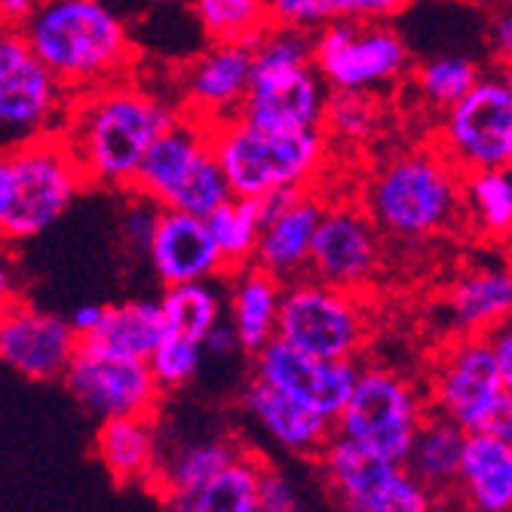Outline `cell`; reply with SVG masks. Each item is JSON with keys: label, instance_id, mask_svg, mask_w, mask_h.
I'll return each instance as SVG.
<instances>
[{"label": "cell", "instance_id": "6da1fadb", "mask_svg": "<svg viewBox=\"0 0 512 512\" xmlns=\"http://www.w3.org/2000/svg\"><path fill=\"white\" fill-rule=\"evenodd\" d=\"M178 117L181 111L166 99L123 77L80 92L62 135L74 148L89 184L132 191L148 151Z\"/></svg>", "mask_w": 512, "mask_h": 512}, {"label": "cell", "instance_id": "7a4b0ae2", "mask_svg": "<svg viewBox=\"0 0 512 512\" xmlns=\"http://www.w3.org/2000/svg\"><path fill=\"white\" fill-rule=\"evenodd\" d=\"M22 34L74 96L123 80L135 65L129 28L102 0H43Z\"/></svg>", "mask_w": 512, "mask_h": 512}, {"label": "cell", "instance_id": "3957f363", "mask_svg": "<svg viewBox=\"0 0 512 512\" xmlns=\"http://www.w3.org/2000/svg\"><path fill=\"white\" fill-rule=\"evenodd\" d=\"M463 181L442 148L402 151L368 178L365 209L393 240H430L463 215Z\"/></svg>", "mask_w": 512, "mask_h": 512}, {"label": "cell", "instance_id": "277c9868", "mask_svg": "<svg viewBox=\"0 0 512 512\" xmlns=\"http://www.w3.org/2000/svg\"><path fill=\"white\" fill-rule=\"evenodd\" d=\"M86 188L89 178L62 132L10 145L0 160V234L7 243L46 234Z\"/></svg>", "mask_w": 512, "mask_h": 512}, {"label": "cell", "instance_id": "5b68a950", "mask_svg": "<svg viewBox=\"0 0 512 512\" xmlns=\"http://www.w3.org/2000/svg\"><path fill=\"white\" fill-rule=\"evenodd\" d=\"M212 142L230 191L243 200L313 188L329 160V138L322 129L279 132L234 117L212 126Z\"/></svg>", "mask_w": 512, "mask_h": 512}, {"label": "cell", "instance_id": "8992f818", "mask_svg": "<svg viewBox=\"0 0 512 512\" xmlns=\"http://www.w3.org/2000/svg\"><path fill=\"white\" fill-rule=\"evenodd\" d=\"M132 191L163 209L209 218L221 203L234 197L215 154L212 126L181 114L178 123L166 129L148 151Z\"/></svg>", "mask_w": 512, "mask_h": 512}, {"label": "cell", "instance_id": "52a82bcc", "mask_svg": "<svg viewBox=\"0 0 512 512\" xmlns=\"http://www.w3.org/2000/svg\"><path fill=\"white\" fill-rule=\"evenodd\" d=\"M316 460L344 512H439V494L402 460H390L341 433Z\"/></svg>", "mask_w": 512, "mask_h": 512}, {"label": "cell", "instance_id": "ba28073f", "mask_svg": "<svg viewBox=\"0 0 512 512\" xmlns=\"http://www.w3.org/2000/svg\"><path fill=\"white\" fill-rule=\"evenodd\" d=\"M74 92L53 74L22 28H4L0 37V126L4 145L59 135L74 108Z\"/></svg>", "mask_w": 512, "mask_h": 512}, {"label": "cell", "instance_id": "9c48e42d", "mask_svg": "<svg viewBox=\"0 0 512 512\" xmlns=\"http://www.w3.org/2000/svg\"><path fill=\"white\" fill-rule=\"evenodd\" d=\"M427 414L430 399L414 381L387 365H365L335 427L341 436L405 463Z\"/></svg>", "mask_w": 512, "mask_h": 512}, {"label": "cell", "instance_id": "30bf717a", "mask_svg": "<svg viewBox=\"0 0 512 512\" xmlns=\"http://www.w3.org/2000/svg\"><path fill=\"white\" fill-rule=\"evenodd\" d=\"M359 292L322 283L316 276H301L286 286L279 335L322 359H353L362 353L371 319Z\"/></svg>", "mask_w": 512, "mask_h": 512}, {"label": "cell", "instance_id": "8fae6325", "mask_svg": "<svg viewBox=\"0 0 512 512\" xmlns=\"http://www.w3.org/2000/svg\"><path fill=\"white\" fill-rule=\"evenodd\" d=\"M427 399L430 411L467 433H488L497 411L509 402L491 338H454L442 347L427 381Z\"/></svg>", "mask_w": 512, "mask_h": 512}, {"label": "cell", "instance_id": "7c38bea8", "mask_svg": "<svg viewBox=\"0 0 512 512\" xmlns=\"http://www.w3.org/2000/svg\"><path fill=\"white\" fill-rule=\"evenodd\" d=\"M62 381L71 396L102 421L154 417L163 399V387L157 384L148 359L117 353L99 338H80Z\"/></svg>", "mask_w": 512, "mask_h": 512}, {"label": "cell", "instance_id": "4fadbf2b", "mask_svg": "<svg viewBox=\"0 0 512 512\" xmlns=\"http://www.w3.org/2000/svg\"><path fill=\"white\" fill-rule=\"evenodd\" d=\"M405 68L408 46L384 22L344 16L316 31V71L332 92H378Z\"/></svg>", "mask_w": 512, "mask_h": 512}, {"label": "cell", "instance_id": "5bb4252c", "mask_svg": "<svg viewBox=\"0 0 512 512\" xmlns=\"http://www.w3.org/2000/svg\"><path fill=\"white\" fill-rule=\"evenodd\" d=\"M439 148L460 172L512 166V77L482 74L454 108L442 114Z\"/></svg>", "mask_w": 512, "mask_h": 512}, {"label": "cell", "instance_id": "9a60e30c", "mask_svg": "<svg viewBox=\"0 0 512 512\" xmlns=\"http://www.w3.org/2000/svg\"><path fill=\"white\" fill-rule=\"evenodd\" d=\"M252 371V378L289 393L335 424L359 378V365L353 359H322L283 338H273L255 353Z\"/></svg>", "mask_w": 512, "mask_h": 512}, {"label": "cell", "instance_id": "2e32d148", "mask_svg": "<svg viewBox=\"0 0 512 512\" xmlns=\"http://www.w3.org/2000/svg\"><path fill=\"white\" fill-rule=\"evenodd\" d=\"M71 322L28 301L7 298L0 316V359L28 381H59L77 353Z\"/></svg>", "mask_w": 512, "mask_h": 512}, {"label": "cell", "instance_id": "e0dca14e", "mask_svg": "<svg viewBox=\"0 0 512 512\" xmlns=\"http://www.w3.org/2000/svg\"><path fill=\"white\" fill-rule=\"evenodd\" d=\"M378 267L381 227L368 215V209L350 203L325 206L313 243L310 276L350 292H362L378 276Z\"/></svg>", "mask_w": 512, "mask_h": 512}, {"label": "cell", "instance_id": "ac0fdd59", "mask_svg": "<svg viewBox=\"0 0 512 512\" xmlns=\"http://www.w3.org/2000/svg\"><path fill=\"white\" fill-rule=\"evenodd\" d=\"M255 80L252 43H212L181 77V114L209 126L243 114Z\"/></svg>", "mask_w": 512, "mask_h": 512}, {"label": "cell", "instance_id": "d6986e66", "mask_svg": "<svg viewBox=\"0 0 512 512\" xmlns=\"http://www.w3.org/2000/svg\"><path fill=\"white\" fill-rule=\"evenodd\" d=\"M261 212H264V227H261L255 264L289 286L295 279L307 276L310 270L316 230L325 206L319 203L313 188H304V191H283L264 197Z\"/></svg>", "mask_w": 512, "mask_h": 512}, {"label": "cell", "instance_id": "ffe728a7", "mask_svg": "<svg viewBox=\"0 0 512 512\" xmlns=\"http://www.w3.org/2000/svg\"><path fill=\"white\" fill-rule=\"evenodd\" d=\"M329 96L332 89L322 80L316 65L286 71H255L240 117L264 129L310 132L322 129Z\"/></svg>", "mask_w": 512, "mask_h": 512}, {"label": "cell", "instance_id": "44dd1931", "mask_svg": "<svg viewBox=\"0 0 512 512\" xmlns=\"http://www.w3.org/2000/svg\"><path fill=\"white\" fill-rule=\"evenodd\" d=\"M454 338H491L512 322V261H482L463 270L442 298Z\"/></svg>", "mask_w": 512, "mask_h": 512}, {"label": "cell", "instance_id": "7402d4cb", "mask_svg": "<svg viewBox=\"0 0 512 512\" xmlns=\"http://www.w3.org/2000/svg\"><path fill=\"white\" fill-rule=\"evenodd\" d=\"M148 261L163 286L197 283V279H215L227 273L209 221L178 209L160 212Z\"/></svg>", "mask_w": 512, "mask_h": 512}, {"label": "cell", "instance_id": "603a6c76", "mask_svg": "<svg viewBox=\"0 0 512 512\" xmlns=\"http://www.w3.org/2000/svg\"><path fill=\"white\" fill-rule=\"evenodd\" d=\"M243 405L276 445H283L286 451L301 457H319L338 433L335 421L258 378L246 384Z\"/></svg>", "mask_w": 512, "mask_h": 512}, {"label": "cell", "instance_id": "cb8c5ba5", "mask_svg": "<svg viewBox=\"0 0 512 512\" xmlns=\"http://www.w3.org/2000/svg\"><path fill=\"white\" fill-rule=\"evenodd\" d=\"M286 283L267 273L258 264L240 267L230 273L227 292V319L240 332L243 350L258 353L279 335V313H283Z\"/></svg>", "mask_w": 512, "mask_h": 512}, {"label": "cell", "instance_id": "d4e9b609", "mask_svg": "<svg viewBox=\"0 0 512 512\" xmlns=\"http://www.w3.org/2000/svg\"><path fill=\"white\" fill-rule=\"evenodd\" d=\"M451 497L467 512H512V442L470 433Z\"/></svg>", "mask_w": 512, "mask_h": 512}, {"label": "cell", "instance_id": "484cf974", "mask_svg": "<svg viewBox=\"0 0 512 512\" xmlns=\"http://www.w3.org/2000/svg\"><path fill=\"white\" fill-rule=\"evenodd\" d=\"M96 457L117 485H154L160 451L154 417H111L96 433Z\"/></svg>", "mask_w": 512, "mask_h": 512}, {"label": "cell", "instance_id": "4316f807", "mask_svg": "<svg viewBox=\"0 0 512 512\" xmlns=\"http://www.w3.org/2000/svg\"><path fill=\"white\" fill-rule=\"evenodd\" d=\"M470 433L448 417L430 411L427 421L417 430L411 451L405 457V467L421 479L439 497H451L460 479L463 454H467Z\"/></svg>", "mask_w": 512, "mask_h": 512}, {"label": "cell", "instance_id": "83f0119b", "mask_svg": "<svg viewBox=\"0 0 512 512\" xmlns=\"http://www.w3.org/2000/svg\"><path fill=\"white\" fill-rule=\"evenodd\" d=\"M264 460L255 451H246L240 460L230 463L206 485L166 494V512H261V479H264Z\"/></svg>", "mask_w": 512, "mask_h": 512}, {"label": "cell", "instance_id": "f1b7e54d", "mask_svg": "<svg viewBox=\"0 0 512 512\" xmlns=\"http://www.w3.org/2000/svg\"><path fill=\"white\" fill-rule=\"evenodd\" d=\"M169 316L163 301H123L105 310L102 329L92 335L117 353L151 359V353L169 338Z\"/></svg>", "mask_w": 512, "mask_h": 512}, {"label": "cell", "instance_id": "f546056e", "mask_svg": "<svg viewBox=\"0 0 512 512\" xmlns=\"http://www.w3.org/2000/svg\"><path fill=\"white\" fill-rule=\"evenodd\" d=\"M246 451L249 448L234 439H206V442L184 445L172 457L160 460V470H157V479L151 488L160 497L194 491V488L206 485L209 479H215L221 470H227L230 463L240 460Z\"/></svg>", "mask_w": 512, "mask_h": 512}, {"label": "cell", "instance_id": "4dcf8cb0", "mask_svg": "<svg viewBox=\"0 0 512 512\" xmlns=\"http://www.w3.org/2000/svg\"><path fill=\"white\" fill-rule=\"evenodd\" d=\"M463 215L476 224L482 237L512 243V169L467 172Z\"/></svg>", "mask_w": 512, "mask_h": 512}, {"label": "cell", "instance_id": "1f68e13d", "mask_svg": "<svg viewBox=\"0 0 512 512\" xmlns=\"http://www.w3.org/2000/svg\"><path fill=\"white\" fill-rule=\"evenodd\" d=\"M206 221H209V230L215 237V246L224 258L227 273L255 264L258 243H261V227H264L261 200L230 197Z\"/></svg>", "mask_w": 512, "mask_h": 512}, {"label": "cell", "instance_id": "d6a6232c", "mask_svg": "<svg viewBox=\"0 0 512 512\" xmlns=\"http://www.w3.org/2000/svg\"><path fill=\"white\" fill-rule=\"evenodd\" d=\"M160 301L169 316V329L194 341H206V335L224 319V292L215 279L166 286V295Z\"/></svg>", "mask_w": 512, "mask_h": 512}, {"label": "cell", "instance_id": "836d02e7", "mask_svg": "<svg viewBox=\"0 0 512 512\" xmlns=\"http://www.w3.org/2000/svg\"><path fill=\"white\" fill-rule=\"evenodd\" d=\"M194 16L212 43H258L273 25L267 0H194Z\"/></svg>", "mask_w": 512, "mask_h": 512}, {"label": "cell", "instance_id": "e575fe53", "mask_svg": "<svg viewBox=\"0 0 512 512\" xmlns=\"http://www.w3.org/2000/svg\"><path fill=\"white\" fill-rule=\"evenodd\" d=\"M479 77H482V71L473 59L448 53V56H433L424 65H417L414 89L427 108L445 114L479 83Z\"/></svg>", "mask_w": 512, "mask_h": 512}, {"label": "cell", "instance_id": "d590c367", "mask_svg": "<svg viewBox=\"0 0 512 512\" xmlns=\"http://www.w3.org/2000/svg\"><path fill=\"white\" fill-rule=\"evenodd\" d=\"M381 126V108L375 92H332L325 108L322 132H329L338 142L362 145Z\"/></svg>", "mask_w": 512, "mask_h": 512}, {"label": "cell", "instance_id": "8d00e7d4", "mask_svg": "<svg viewBox=\"0 0 512 512\" xmlns=\"http://www.w3.org/2000/svg\"><path fill=\"white\" fill-rule=\"evenodd\" d=\"M316 65V31L270 25L255 43V71H286Z\"/></svg>", "mask_w": 512, "mask_h": 512}, {"label": "cell", "instance_id": "74e56055", "mask_svg": "<svg viewBox=\"0 0 512 512\" xmlns=\"http://www.w3.org/2000/svg\"><path fill=\"white\" fill-rule=\"evenodd\" d=\"M203 356H206L203 341L169 332V338L151 353L148 362H151L157 384L166 393V390H181L184 384H191L197 378L200 365H203Z\"/></svg>", "mask_w": 512, "mask_h": 512}, {"label": "cell", "instance_id": "f35d334b", "mask_svg": "<svg viewBox=\"0 0 512 512\" xmlns=\"http://www.w3.org/2000/svg\"><path fill=\"white\" fill-rule=\"evenodd\" d=\"M270 22L319 31L347 16V0H267Z\"/></svg>", "mask_w": 512, "mask_h": 512}, {"label": "cell", "instance_id": "ab89813d", "mask_svg": "<svg viewBox=\"0 0 512 512\" xmlns=\"http://www.w3.org/2000/svg\"><path fill=\"white\" fill-rule=\"evenodd\" d=\"M129 194H132V200L126 203V209L120 215V243L129 252L148 258L163 206L154 203V200H148V197H142V194H135V191H129Z\"/></svg>", "mask_w": 512, "mask_h": 512}, {"label": "cell", "instance_id": "60d3db41", "mask_svg": "<svg viewBox=\"0 0 512 512\" xmlns=\"http://www.w3.org/2000/svg\"><path fill=\"white\" fill-rule=\"evenodd\" d=\"M261 512H298V497L289 479L276 470H264L261 479Z\"/></svg>", "mask_w": 512, "mask_h": 512}, {"label": "cell", "instance_id": "b9f144b4", "mask_svg": "<svg viewBox=\"0 0 512 512\" xmlns=\"http://www.w3.org/2000/svg\"><path fill=\"white\" fill-rule=\"evenodd\" d=\"M488 40H491V50H494L500 71L512 77V0L491 19Z\"/></svg>", "mask_w": 512, "mask_h": 512}, {"label": "cell", "instance_id": "7bdbcfd3", "mask_svg": "<svg viewBox=\"0 0 512 512\" xmlns=\"http://www.w3.org/2000/svg\"><path fill=\"white\" fill-rule=\"evenodd\" d=\"M411 4H417V0H347V19L387 22L390 16L402 13Z\"/></svg>", "mask_w": 512, "mask_h": 512}, {"label": "cell", "instance_id": "ee69618b", "mask_svg": "<svg viewBox=\"0 0 512 512\" xmlns=\"http://www.w3.org/2000/svg\"><path fill=\"white\" fill-rule=\"evenodd\" d=\"M203 347H206V353H212V356H234V353L243 350V341H240V332L234 329V322H230V319L224 316V319L215 325V329L206 335Z\"/></svg>", "mask_w": 512, "mask_h": 512}, {"label": "cell", "instance_id": "f6af8a7d", "mask_svg": "<svg viewBox=\"0 0 512 512\" xmlns=\"http://www.w3.org/2000/svg\"><path fill=\"white\" fill-rule=\"evenodd\" d=\"M105 310L108 307H99V304H80L68 322H71V329L80 335V338H92L99 329H102V322H105Z\"/></svg>", "mask_w": 512, "mask_h": 512}, {"label": "cell", "instance_id": "bcb514c9", "mask_svg": "<svg viewBox=\"0 0 512 512\" xmlns=\"http://www.w3.org/2000/svg\"><path fill=\"white\" fill-rule=\"evenodd\" d=\"M491 344L497 350V362H500V375H503V384L512 396V322H506L503 329H497L491 335Z\"/></svg>", "mask_w": 512, "mask_h": 512}, {"label": "cell", "instance_id": "7dc6e473", "mask_svg": "<svg viewBox=\"0 0 512 512\" xmlns=\"http://www.w3.org/2000/svg\"><path fill=\"white\" fill-rule=\"evenodd\" d=\"M43 0H0V19H4V28H22Z\"/></svg>", "mask_w": 512, "mask_h": 512}, {"label": "cell", "instance_id": "c3c4849f", "mask_svg": "<svg viewBox=\"0 0 512 512\" xmlns=\"http://www.w3.org/2000/svg\"><path fill=\"white\" fill-rule=\"evenodd\" d=\"M151 4H172V0H151Z\"/></svg>", "mask_w": 512, "mask_h": 512}, {"label": "cell", "instance_id": "681fc988", "mask_svg": "<svg viewBox=\"0 0 512 512\" xmlns=\"http://www.w3.org/2000/svg\"><path fill=\"white\" fill-rule=\"evenodd\" d=\"M417 4H421V0H417Z\"/></svg>", "mask_w": 512, "mask_h": 512}, {"label": "cell", "instance_id": "f907efd6", "mask_svg": "<svg viewBox=\"0 0 512 512\" xmlns=\"http://www.w3.org/2000/svg\"><path fill=\"white\" fill-rule=\"evenodd\" d=\"M509 169H512V166H509Z\"/></svg>", "mask_w": 512, "mask_h": 512}]
</instances>
